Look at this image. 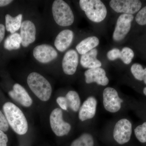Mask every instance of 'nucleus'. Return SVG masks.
Here are the masks:
<instances>
[{"instance_id":"7c9ffc66","label":"nucleus","mask_w":146,"mask_h":146,"mask_svg":"<svg viewBox=\"0 0 146 146\" xmlns=\"http://www.w3.org/2000/svg\"><path fill=\"white\" fill-rule=\"evenodd\" d=\"M5 27L3 25L0 24V44L5 36Z\"/></svg>"},{"instance_id":"2eb2a0df","label":"nucleus","mask_w":146,"mask_h":146,"mask_svg":"<svg viewBox=\"0 0 146 146\" xmlns=\"http://www.w3.org/2000/svg\"><path fill=\"white\" fill-rule=\"evenodd\" d=\"M13 90L8 93L9 96L25 107L31 106L33 100L26 89L21 84L16 83L13 85Z\"/></svg>"},{"instance_id":"b1692460","label":"nucleus","mask_w":146,"mask_h":146,"mask_svg":"<svg viewBox=\"0 0 146 146\" xmlns=\"http://www.w3.org/2000/svg\"><path fill=\"white\" fill-rule=\"evenodd\" d=\"M134 55L133 50L128 47H124L121 51L120 58L125 64L128 65L132 61Z\"/></svg>"},{"instance_id":"aec40b11","label":"nucleus","mask_w":146,"mask_h":146,"mask_svg":"<svg viewBox=\"0 0 146 146\" xmlns=\"http://www.w3.org/2000/svg\"><path fill=\"white\" fill-rule=\"evenodd\" d=\"M22 43L21 35L17 33L11 34L6 39L4 44L5 49L13 50L19 49Z\"/></svg>"},{"instance_id":"9b49d317","label":"nucleus","mask_w":146,"mask_h":146,"mask_svg":"<svg viewBox=\"0 0 146 146\" xmlns=\"http://www.w3.org/2000/svg\"><path fill=\"white\" fill-rule=\"evenodd\" d=\"M22 43L24 48L28 47L36 40V28L33 22L29 20H25L22 23L20 28Z\"/></svg>"},{"instance_id":"4468645a","label":"nucleus","mask_w":146,"mask_h":146,"mask_svg":"<svg viewBox=\"0 0 146 146\" xmlns=\"http://www.w3.org/2000/svg\"><path fill=\"white\" fill-rule=\"evenodd\" d=\"M98 102L95 97L90 96L81 106L79 111V119L82 121L90 119L95 117Z\"/></svg>"},{"instance_id":"2f4dec72","label":"nucleus","mask_w":146,"mask_h":146,"mask_svg":"<svg viewBox=\"0 0 146 146\" xmlns=\"http://www.w3.org/2000/svg\"><path fill=\"white\" fill-rule=\"evenodd\" d=\"M13 2L12 0H0V7L6 6Z\"/></svg>"},{"instance_id":"72a5a7b5","label":"nucleus","mask_w":146,"mask_h":146,"mask_svg":"<svg viewBox=\"0 0 146 146\" xmlns=\"http://www.w3.org/2000/svg\"><path fill=\"white\" fill-rule=\"evenodd\" d=\"M143 91L144 94L146 96V87L144 88Z\"/></svg>"},{"instance_id":"7ed1b4c3","label":"nucleus","mask_w":146,"mask_h":146,"mask_svg":"<svg viewBox=\"0 0 146 146\" xmlns=\"http://www.w3.org/2000/svg\"><path fill=\"white\" fill-rule=\"evenodd\" d=\"M52 12L54 20L59 26H70L74 23V16L72 11L65 1H54L52 7Z\"/></svg>"},{"instance_id":"dca6fc26","label":"nucleus","mask_w":146,"mask_h":146,"mask_svg":"<svg viewBox=\"0 0 146 146\" xmlns=\"http://www.w3.org/2000/svg\"><path fill=\"white\" fill-rule=\"evenodd\" d=\"M74 34L72 30L65 29L57 35L54 42V46L60 52H63L71 46L74 39Z\"/></svg>"},{"instance_id":"4be33fe9","label":"nucleus","mask_w":146,"mask_h":146,"mask_svg":"<svg viewBox=\"0 0 146 146\" xmlns=\"http://www.w3.org/2000/svg\"><path fill=\"white\" fill-rule=\"evenodd\" d=\"M94 144L92 135L89 133H85L73 141L70 146H94Z\"/></svg>"},{"instance_id":"a878e982","label":"nucleus","mask_w":146,"mask_h":146,"mask_svg":"<svg viewBox=\"0 0 146 146\" xmlns=\"http://www.w3.org/2000/svg\"><path fill=\"white\" fill-rule=\"evenodd\" d=\"M136 23L141 25H146V6L138 11L136 17Z\"/></svg>"},{"instance_id":"9d476101","label":"nucleus","mask_w":146,"mask_h":146,"mask_svg":"<svg viewBox=\"0 0 146 146\" xmlns=\"http://www.w3.org/2000/svg\"><path fill=\"white\" fill-rule=\"evenodd\" d=\"M133 16L131 14H121L119 16L114 33L113 39L115 41H120L124 39L130 31Z\"/></svg>"},{"instance_id":"c756f323","label":"nucleus","mask_w":146,"mask_h":146,"mask_svg":"<svg viewBox=\"0 0 146 146\" xmlns=\"http://www.w3.org/2000/svg\"><path fill=\"white\" fill-rule=\"evenodd\" d=\"M8 138L3 131L0 130V146H7Z\"/></svg>"},{"instance_id":"412c9836","label":"nucleus","mask_w":146,"mask_h":146,"mask_svg":"<svg viewBox=\"0 0 146 146\" xmlns=\"http://www.w3.org/2000/svg\"><path fill=\"white\" fill-rule=\"evenodd\" d=\"M65 97L68 102V107L74 112H78L80 108L81 104L78 94L75 91H70Z\"/></svg>"},{"instance_id":"39448f33","label":"nucleus","mask_w":146,"mask_h":146,"mask_svg":"<svg viewBox=\"0 0 146 146\" xmlns=\"http://www.w3.org/2000/svg\"><path fill=\"white\" fill-rule=\"evenodd\" d=\"M50 124L54 133L58 136L67 135L71 129V126L63 119L61 109L56 108L53 110L50 117Z\"/></svg>"},{"instance_id":"20e7f679","label":"nucleus","mask_w":146,"mask_h":146,"mask_svg":"<svg viewBox=\"0 0 146 146\" xmlns=\"http://www.w3.org/2000/svg\"><path fill=\"white\" fill-rule=\"evenodd\" d=\"M79 5L87 18L92 22H101L107 15L106 7L100 0H80Z\"/></svg>"},{"instance_id":"cd10ccee","label":"nucleus","mask_w":146,"mask_h":146,"mask_svg":"<svg viewBox=\"0 0 146 146\" xmlns=\"http://www.w3.org/2000/svg\"><path fill=\"white\" fill-rule=\"evenodd\" d=\"M9 129V123L5 116L0 110V130L5 132Z\"/></svg>"},{"instance_id":"423d86ee","label":"nucleus","mask_w":146,"mask_h":146,"mask_svg":"<svg viewBox=\"0 0 146 146\" xmlns=\"http://www.w3.org/2000/svg\"><path fill=\"white\" fill-rule=\"evenodd\" d=\"M132 133V125L129 120L121 119L115 125L113 130L114 139L118 143L123 145L130 140Z\"/></svg>"},{"instance_id":"f257e3e1","label":"nucleus","mask_w":146,"mask_h":146,"mask_svg":"<svg viewBox=\"0 0 146 146\" xmlns=\"http://www.w3.org/2000/svg\"><path fill=\"white\" fill-rule=\"evenodd\" d=\"M3 110L9 124L19 135L25 134L28 130V124L24 113L15 104L7 102L3 106Z\"/></svg>"},{"instance_id":"5701e85b","label":"nucleus","mask_w":146,"mask_h":146,"mask_svg":"<svg viewBox=\"0 0 146 146\" xmlns=\"http://www.w3.org/2000/svg\"><path fill=\"white\" fill-rule=\"evenodd\" d=\"M131 72L134 77L139 81L143 80L145 71L143 66L139 63H134L131 68Z\"/></svg>"},{"instance_id":"a211bd4d","label":"nucleus","mask_w":146,"mask_h":146,"mask_svg":"<svg viewBox=\"0 0 146 146\" xmlns=\"http://www.w3.org/2000/svg\"><path fill=\"white\" fill-rule=\"evenodd\" d=\"M99 39L96 36H89L81 41L76 46L79 54H85L99 44Z\"/></svg>"},{"instance_id":"6ab92c4d","label":"nucleus","mask_w":146,"mask_h":146,"mask_svg":"<svg viewBox=\"0 0 146 146\" xmlns=\"http://www.w3.org/2000/svg\"><path fill=\"white\" fill-rule=\"evenodd\" d=\"M23 15L21 13L15 17H13L9 14H6L5 17L6 30L11 34L15 33L21 28L23 23Z\"/></svg>"},{"instance_id":"0eeeda50","label":"nucleus","mask_w":146,"mask_h":146,"mask_svg":"<svg viewBox=\"0 0 146 146\" xmlns=\"http://www.w3.org/2000/svg\"><path fill=\"white\" fill-rule=\"evenodd\" d=\"M123 100L119 97L118 92L114 88H105L103 93V103L105 109L108 112L115 113L121 109Z\"/></svg>"},{"instance_id":"f03ea898","label":"nucleus","mask_w":146,"mask_h":146,"mask_svg":"<svg viewBox=\"0 0 146 146\" xmlns=\"http://www.w3.org/2000/svg\"><path fill=\"white\" fill-rule=\"evenodd\" d=\"M27 82L30 89L39 100L46 102L50 99L52 92L51 85L42 75L35 72L30 73Z\"/></svg>"},{"instance_id":"6e6552de","label":"nucleus","mask_w":146,"mask_h":146,"mask_svg":"<svg viewBox=\"0 0 146 146\" xmlns=\"http://www.w3.org/2000/svg\"><path fill=\"white\" fill-rule=\"evenodd\" d=\"M34 58L39 63L47 64L56 59L58 53L51 45L42 44L35 47L33 52Z\"/></svg>"},{"instance_id":"473e14b6","label":"nucleus","mask_w":146,"mask_h":146,"mask_svg":"<svg viewBox=\"0 0 146 146\" xmlns=\"http://www.w3.org/2000/svg\"><path fill=\"white\" fill-rule=\"evenodd\" d=\"M144 71H145V77H144L143 81L144 83L146 84V68L144 69Z\"/></svg>"},{"instance_id":"1a4fd4ad","label":"nucleus","mask_w":146,"mask_h":146,"mask_svg":"<svg viewBox=\"0 0 146 146\" xmlns=\"http://www.w3.org/2000/svg\"><path fill=\"white\" fill-rule=\"evenodd\" d=\"M110 5L117 13L132 15L140 10L142 3L138 0H112Z\"/></svg>"},{"instance_id":"ddd939ff","label":"nucleus","mask_w":146,"mask_h":146,"mask_svg":"<svg viewBox=\"0 0 146 146\" xmlns=\"http://www.w3.org/2000/svg\"><path fill=\"white\" fill-rule=\"evenodd\" d=\"M84 74L87 84L96 82L98 85L105 86L109 83L105 71L101 67L89 69L85 71Z\"/></svg>"},{"instance_id":"c85d7f7f","label":"nucleus","mask_w":146,"mask_h":146,"mask_svg":"<svg viewBox=\"0 0 146 146\" xmlns=\"http://www.w3.org/2000/svg\"><path fill=\"white\" fill-rule=\"evenodd\" d=\"M56 102L62 109L65 110H68V102L65 97L63 96L58 97L56 99Z\"/></svg>"},{"instance_id":"bb28decb","label":"nucleus","mask_w":146,"mask_h":146,"mask_svg":"<svg viewBox=\"0 0 146 146\" xmlns=\"http://www.w3.org/2000/svg\"><path fill=\"white\" fill-rule=\"evenodd\" d=\"M121 51L117 48H114L110 50L107 54V58L110 60H115L120 58Z\"/></svg>"},{"instance_id":"f3484780","label":"nucleus","mask_w":146,"mask_h":146,"mask_svg":"<svg viewBox=\"0 0 146 146\" xmlns=\"http://www.w3.org/2000/svg\"><path fill=\"white\" fill-rule=\"evenodd\" d=\"M98 50L94 48L85 54L82 55L80 58V64L83 68L89 69L100 68L102 63L97 58Z\"/></svg>"},{"instance_id":"f8f14e48","label":"nucleus","mask_w":146,"mask_h":146,"mask_svg":"<svg viewBox=\"0 0 146 146\" xmlns=\"http://www.w3.org/2000/svg\"><path fill=\"white\" fill-rule=\"evenodd\" d=\"M79 63L78 54L75 50L68 51L63 56L62 62L63 72L68 75H72L76 73Z\"/></svg>"},{"instance_id":"393cba45","label":"nucleus","mask_w":146,"mask_h":146,"mask_svg":"<svg viewBox=\"0 0 146 146\" xmlns=\"http://www.w3.org/2000/svg\"><path fill=\"white\" fill-rule=\"evenodd\" d=\"M134 133L141 143H146V122L138 126L134 129Z\"/></svg>"}]
</instances>
